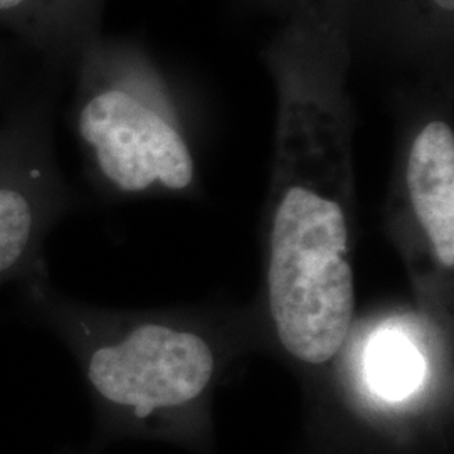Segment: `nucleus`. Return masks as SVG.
Masks as SVG:
<instances>
[{"label":"nucleus","instance_id":"obj_1","mask_svg":"<svg viewBox=\"0 0 454 454\" xmlns=\"http://www.w3.org/2000/svg\"><path fill=\"white\" fill-rule=\"evenodd\" d=\"M71 73L74 131L106 187L138 195L182 192L194 184L179 90L142 44L101 33Z\"/></svg>","mask_w":454,"mask_h":454},{"label":"nucleus","instance_id":"obj_4","mask_svg":"<svg viewBox=\"0 0 454 454\" xmlns=\"http://www.w3.org/2000/svg\"><path fill=\"white\" fill-rule=\"evenodd\" d=\"M54 332H80L56 328ZM80 341L86 380L108 406L138 419L185 406L211 382L215 358L202 337L157 322L127 325L120 332Z\"/></svg>","mask_w":454,"mask_h":454},{"label":"nucleus","instance_id":"obj_8","mask_svg":"<svg viewBox=\"0 0 454 454\" xmlns=\"http://www.w3.org/2000/svg\"><path fill=\"white\" fill-rule=\"evenodd\" d=\"M369 377L373 389L386 399H403L419 384L421 358L403 339L382 337L373 341Z\"/></svg>","mask_w":454,"mask_h":454},{"label":"nucleus","instance_id":"obj_10","mask_svg":"<svg viewBox=\"0 0 454 454\" xmlns=\"http://www.w3.org/2000/svg\"><path fill=\"white\" fill-rule=\"evenodd\" d=\"M4 66H5V63H4V51H2V48H0V84H2V73H4ZM2 90V88H0Z\"/></svg>","mask_w":454,"mask_h":454},{"label":"nucleus","instance_id":"obj_3","mask_svg":"<svg viewBox=\"0 0 454 454\" xmlns=\"http://www.w3.org/2000/svg\"><path fill=\"white\" fill-rule=\"evenodd\" d=\"M67 206L48 99L0 97V286L46 262V238Z\"/></svg>","mask_w":454,"mask_h":454},{"label":"nucleus","instance_id":"obj_5","mask_svg":"<svg viewBox=\"0 0 454 454\" xmlns=\"http://www.w3.org/2000/svg\"><path fill=\"white\" fill-rule=\"evenodd\" d=\"M416 114L407 135L403 185L407 207L446 268L454 266V131L451 80H419L404 90Z\"/></svg>","mask_w":454,"mask_h":454},{"label":"nucleus","instance_id":"obj_2","mask_svg":"<svg viewBox=\"0 0 454 454\" xmlns=\"http://www.w3.org/2000/svg\"><path fill=\"white\" fill-rule=\"evenodd\" d=\"M276 335L292 357L324 365L340 352L356 309L348 224L340 199L311 180H285L268 266Z\"/></svg>","mask_w":454,"mask_h":454},{"label":"nucleus","instance_id":"obj_7","mask_svg":"<svg viewBox=\"0 0 454 454\" xmlns=\"http://www.w3.org/2000/svg\"><path fill=\"white\" fill-rule=\"evenodd\" d=\"M106 0H0V29L56 71H71L101 34Z\"/></svg>","mask_w":454,"mask_h":454},{"label":"nucleus","instance_id":"obj_9","mask_svg":"<svg viewBox=\"0 0 454 454\" xmlns=\"http://www.w3.org/2000/svg\"><path fill=\"white\" fill-rule=\"evenodd\" d=\"M253 4L260 5L262 9L273 11L275 14L281 16H292L293 12H296L298 9H301L303 5H307L311 0H251Z\"/></svg>","mask_w":454,"mask_h":454},{"label":"nucleus","instance_id":"obj_6","mask_svg":"<svg viewBox=\"0 0 454 454\" xmlns=\"http://www.w3.org/2000/svg\"><path fill=\"white\" fill-rule=\"evenodd\" d=\"M352 49L418 73L451 80L454 0H347Z\"/></svg>","mask_w":454,"mask_h":454}]
</instances>
